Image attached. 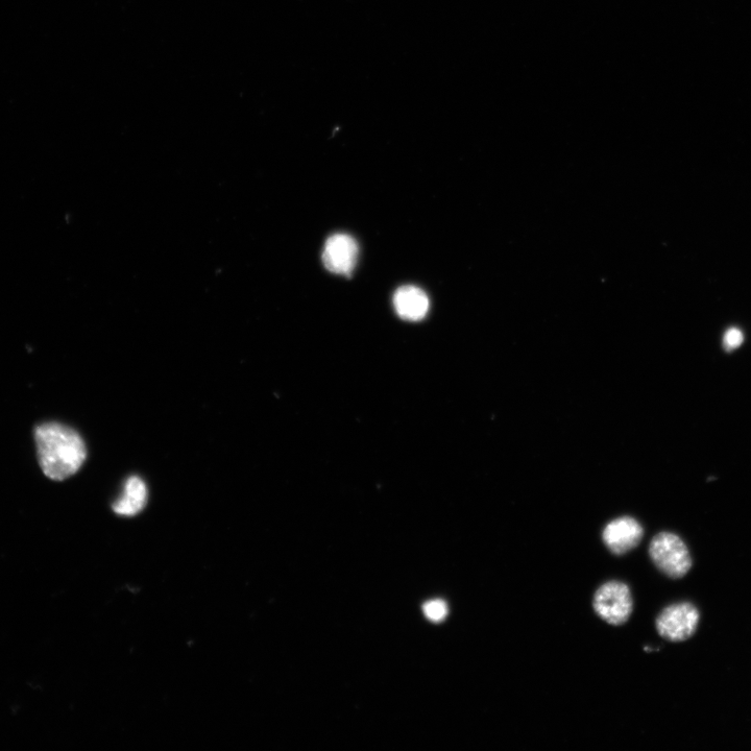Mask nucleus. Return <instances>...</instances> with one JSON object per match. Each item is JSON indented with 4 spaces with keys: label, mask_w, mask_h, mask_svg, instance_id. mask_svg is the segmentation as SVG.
Returning <instances> with one entry per match:
<instances>
[{
    "label": "nucleus",
    "mask_w": 751,
    "mask_h": 751,
    "mask_svg": "<svg viewBox=\"0 0 751 751\" xmlns=\"http://www.w3.org/2000/svg\"><path fill=\"white\" fill-rule=\"evenodd\" d=\"M38 458L43 473L62 481L75 475L85 463L87 449L81 435L59 424L45 423L35 430Z\"/></svg>",
    "instance_id": "f257e3e1"
},
{
    "label": "nucleus",
    "mask_w": 751,
    "mask_h": 751,
    "mask_svg": "<svg viewBox=\"0 0 751 751\" xmlns=\"http://www.w3.org/2000/svg\"><path fill=\"white\" fill-rule=\"evenodd\" d=\"M424 612L429 620L439 622L447 616L448 608L444 601L435 600L425 604Z\"/></svg>",
    "instance_id": "1a4fd4ad"
},
{
    "label": "nucleus",
    "mask_w": 751,
    "mask_h": 751,
    "mask_svg": "<svg viewBox=\"0 0 751 751\" xmlns=\"http://www.w3.org/2000/svg\"><path fill=\"white\" fill-rule=\"evenodd\" d=\"M700 615L692 603L670 605L657 619L661 637L670 642H683L691 638L699 624Z\"/></svg>",
    "instance_id": "20e7f679"
},
{
    "label": "nucleus",
    "mask_w": 751,
    "mask_h": 751,
    "mask_svg": "<svg viewBox=\"0 0 751 751\" xmlns=\"http://www.w3.org/2000/svg\"><path fill=\"white\" fill-rule=\"evenodd\" d=\"M643 527L634 518H618L604 528L602 540L610 551L622 555L635 549L642 541Z\"/></svg>",
    "instance_id": "423d86ee"
},
{
    "label": "nucleus",
    "mask_w": 751,
    "mask_h": 751,
    "mask_svg": "<svg viewBox=\"0 0 751 751\" xmlns=\"http://www.w3.org/2000/svg\"><path fill=\"white\" fill-rule=\"evenodd\" d=\"M744 341V335L739 328L733 327L725 332L723 337V345L726 351H733L738 349Z\"/></svg>",
    "instance_id": "9d476101"
},
{
    "label": "nucleus",
    "mask_w": 751,
    "mask_h": 751,
    "mask_svg": "<svg viewBox=\"0 0 751 751\" xmlns=\"http://www.w3.org/2000/svg\"><path fill=\"white\" fill-rule=\"evenodd\" d=\"M357 241L348 234H334L328 238L323 252L325 268L336 275L350 277L358 260Z\"/></svg>",
    "instance_id": "39448f33"
},
{
    "label": "nucleus",
    "mask_w": 751,
    "mask_h": 751,
    "mask_svg": "<svg viewBox=\"0 0 751 751\" xmlns=\"http://www.w3.org/2000/svg\"><path fill=\"white\" fill-rule=\"evenodd\" d=\"M394 306L401 319L418 322L426 317L429 299L419 287L406 285L397 290Z\"/></svg>",
    "instance_id": "0eeeda50"
},
{
    "label": "nucleus",
    "mask_w": 751,
    "mask_h": 751,
    "mask_svg": "<svg viewBox=\"0 0 751 751\" xmlns=\"http://www.w3.org/2000/svg\"><path fill=\"white\" fill-rule=\"evenodd\" d=\"M147 502V486L142 479L132 476L126 482L123 497L113 505V511L119 516L133 517L143 510Z\"/></svg>",
    "instance_id": "6e6552de"
},
{
    "label": "nucleus",
    "mask_w": 751,
    "mask_h": 751,
    "mask_svg": "<svg viewBox=\"0 0 751 751\" xmlns=\"http://www.w3.org/2000/svg\"><path fill=\"white\" fill-rule=\"evenodd\" d=\"M593 607L604 621L615 626L622 625L628 621L634 610L632 592L620 581H610L595 593Z\"/></svg>",
    "instance_id": "7ed1b4c3"
},
{
    "label": "nucleus",
    "mask_w": 751,
    "mask_h": 751,
    "mask_svg": "<svg viewBox=\"0 0 751 751\" xmlns=\"http://www.w3.org/2000/svg\"><path fill=\"white\" fill-rule=\"evenodd\" d=\"M651 560L670 578H682L692 568V557L685 542L671 532H661L649 546Z\"/></svg>",
    "instance_id": "f03ea898"
}]
</instances>
